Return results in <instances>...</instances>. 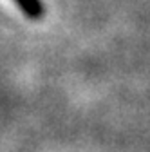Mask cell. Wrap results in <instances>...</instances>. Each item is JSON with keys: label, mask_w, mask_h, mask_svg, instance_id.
Segmentation results:
<instances>
[{"label": "cell", "mask_w": 150, "mask_h": 152, "mask_svg": "<svg viewBox=\"0 0 150 152\" xmlns=\"http://www.w3.org/2000/svg\"><path fill=\"white\" fill-rule=\"evenodd\" d=\"M20 13L29 20H42L45 16V4L44 0H13Z\"/></svg>", "instance_id": "6da1fadb"}]
</instances>
